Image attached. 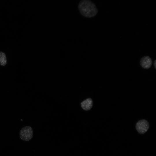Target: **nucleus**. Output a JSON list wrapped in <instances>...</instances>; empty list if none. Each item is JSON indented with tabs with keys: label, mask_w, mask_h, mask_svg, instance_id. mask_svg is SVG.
<instances>
[{
	"label": "nucleus",
	"mask_w": 156,
	"mask_h": 156,
	"mask_svg": "<svg viewBox=\"0 0 156 156\" xmlns=\"http://www.w3.org/2000/svg\"><path fill=\"white\" fill-rule=\"evenodd\" d=\"M141 66L144 69H148L151 66L152 60L150 57L148 56L142 57L140 61Z\"/></svg>",
	"instance_id": "nucleus-4"
},
{
	"label": "nucleus",
	"mask_w": 156,
	"mask_h": 156,
	"mask_svg": "<svg viewBox=\"0 0 156 156\" xmlns=\"http://www.w3.org/2000/svg\"><path fill=\"white\" fill-rule=\"evenodd\" d=\"M78 7L80 14L86 17H93L98 12L96 5L90 0H81L78 3Z\"/></svg>",
	"instance_id": "nucleus-1"
},
{
	"label": "nucleus",
	"mask_w": 156,
	"mask_h": 156,
	"mask_svg": "<svg viewBox=\"0 0 156 156\" xmlns=\"http://www.w3.org/2000/svg\"><path fill=\"white\" fill-rule=\"evenodd\" d=\"M156 60H155V61H154V65L155 68H156Z\"/></svg>",
	"instance_id": "nucleus-7"
},
{
	"label": "nucleus",
	"mask_w": 156,
	"mask_h": 156,
	"mask_svg": "<svg viewBox=\"0 0 156 156\" xmlns=\"http://www.w3.org/2000/svg\"><path fill=\"white\" fill-rule=\"evenodd\" d=\"M148 122L145 120H141L136 124L135 128L138 133L143 134L148 130L149 126Z\"/></svg>",
	"instance_id": "nucleus-3"
},
{
	"label": "nucleus",
	"mask_w": 156,
	"mask_h": 156,
	"mask_svg": "<svg viewBox=\"0 0 156 156\" xmlns=\"http://www.w3.org/2000/svg\"><path fill=\"white\" fill-rule=\"evenodd\" d=\"M33 131L31 127L29 126L23 127L19 132L20 138L25 141H28L31 140L33 137Z\"/></svg>",
	"instance_id": "nucleus-2"
},
{
	"label": "nucleus",
	"mask_w": 156,
	"mask_h": 156,
	"mask_svg": "<svg viewBox=\"0 0 156 156\" xmlns=\"http://www.w3.org/2000/svg\"><path fill=\"white\" fill-rule=\"evenodd\" d=\"M7 60L5 54L2 52H0V64L3 66L6 64Z\"/></svg>",
	"instance_id": "nucleus-6"
},
{
	"label": "nucleus",
	"mask_w": 156,
	"mask_h": 156,
	"mask_svg": "<svg viewBox=\"0 0 156 156\" xmlns=\"http://www.w3.org/2000/svg\"><path fill=\"white\" fill-rule=\"evenodd\" d=\"M82 108L85 111L90 110L92 108L93 102L92 99L90 98H88L83 101L81 104Z\"/></svg>",
	"instance_id": "nucleus-5"
}]
</instances>
